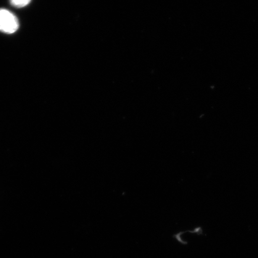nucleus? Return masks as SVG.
Instances as JSON below:
<instances>
[{"instance_id":"1","label":"nucleus","mask_w":258,"mask_h":258,"mask_svg":"<svg viewBox=\"0 0 258 258\" xmlns=\"http://www.w3.org/2000/svg\"><path fill=\"white\" fill-rule=\"evenodd\" d=\"M19 24L16 16L7 9H0V31L13 34L18 30Z\"/></svg>"},{"instance_id":"2","label":"nucleus","mask_w":258,"mask_h":258,"mask_svg":"<svg viewBox=\"0 0 258 258\" xmlns=\"http://www.w3.org/2000/svg\"><path fill=\"white\" fill-rule=\"evenodd\" d=\"M31 0H11V4L14 7L22 8L30 4Z\"/></svg>"}]
</instances>
